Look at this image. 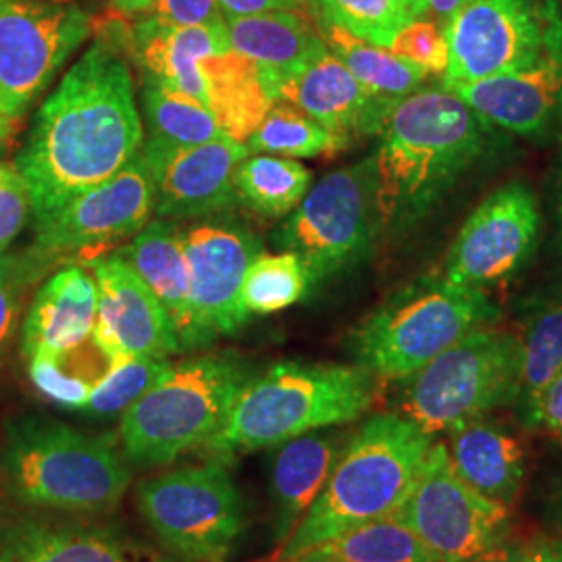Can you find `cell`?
Segmentation results:
<instances>
[{
  "label": "cell",
  "mask_w": 562,
  "mask_h": 562,
  "mask_svg": "<svg viewBox=\"0 0 562 562\" xmlns=\"http://www.w3.org/2000/svg\"><path fill=\"white\" fill-rule=\"evenodd\" d=\"M140 146L134 80L106 27L42 104L15 162L36 222L111 180Z\"/></svg>",
  "instance_id": "obj_1"
},
{
  "label": "cell",
  "mask_w": 562,
  "mask_h": 562,
  "mask_svg": "<svg viewBox=\"0 0 562 562\" xmlns=\"http://www.w3.org/2000/svg\"><path fill=\"white\" fill-rule=\"evenodd\" d=\"M492 142V125L442 83L408 94L385 121L373 155L382 227L402 232L422 222Z\"/></svg>",
  "instance_id": "obj_2"
},
{
  "label": "cell",
  "mask_w": 562,
  "mask_h": 562,
  "mask_svg": "<svg viewBox=\"0 0 562 562\" xmlns=\"http://www.w3.org/2000/svg\"><path fill=\"white\" fill-rule=\"evenodd\" d=\"M434 436L396 413L362 423L341 446L322 494L292 536L281 543L278 562L338 538L344 531L394 515L411 494Z\"/></svg>",
  "instance_id": "obj_3"
},
{
  "label": "cell",
  "mask_w": 562,
  "mask_h": 562,
  "mask_svg": "<svg viewBox=\"0 0 562 562\" xmlns=\"http://www.w3.org/2000/svg\"><path fill=\"white\" fill-rule=\"evenodd\" d=\"M375 396L378 378L359 364L278 362L241 387L227 419L201 450L215 461H232L315 429L357 422Z\"/></svg>",
  "instance_id": "obj_4"
},
{
  "label": "cell",
  "mask_w": 562,
  "mask_h": 562,
  "mask_svg": "<svg viewBox=\"0 0 562 562\" xmlns=\"http://www.w3.org/2000/svg\"><path fill=\"white\" fill-rule=\"evenodd\" d=\"M132 480L109 436L63 423L21 417L0 438V501L63 515L111 513Z\"/></svg>",
  "instance_id": "obj_5"
},
{
  "label": "cell",
  "mask_w": 562,
  "mask_h": 562,
  "mask_svg": "<svg viewBox=\"0 0 562 562\" xmlns=\"http://www.w3.org/2000/svg\"><path fill=\"white\" fill-rule=\"evenodd\" d=\"M250 380L248 364L232 352L171 364L161 380L123 413V457L142 469H155L201 448L217 434Z\"/></svg>",
  "instance_id": "obj_6"
},
{
  "label": "cell",
  "mask_w": 562,
  "mask_h": 562,
  "mask_svg": "<svg viewBox=\"0 0 562 562\" xmlns=\"http://www.w3.org/2000/svg\"><path fill=\"white\" fill-rule=\"evenodd\" d=\"M501 317L485 290L425 278L396 292L348 336V350L378 380H408L446 348Z\"/></svg>",
  "instance_id": "obj_7"
},
{
  "label": "cell",
  "mask_w": 562,
  "mask_h": 562,
  "mask_svg": "<svg viewBox=\"0 0 562 562\" xmlns=\"http://www.w3.org/2000/svg\"><path fill=\"white\" fill-rule=\"evenodd\" d=\"M521 341L504 329L480 327L408 378L402 415L425 434H450L490 411L517 404Z\"/></svg>",
  "instance_id": "obj_8"
},
{
  "label": "cell",
  "mask_w": 562,
  "mask_h": 562,
  "mask_svg": "<svg viewBox=\"0 0 562 562\" xmlns=\"http://www.w3.org/2000/svg\"><path fill=\"white\" fill-rule=\"evenodd\" d=\"M382 229L375 157L325 176L306 192L276 240L319 281L364 261Z\"/></svg>",
  "instance_id": "obj_9"
},
{
  "label": "cell",
  "mask_w": 562,
  "mask_h": 562,
  "mask_svg": "<svg viewBox=\"0 0 562 562\" xmlns=\"http://www.w3.org/2000/svg\"><path fill=\"white\" fill-rule=\"evenodd\" d=\"M138 513L186 562H225L244 529L236 483L223 461L180 467L140 483Z\"/></svg>",
  "instance_id": "obj_10"
},
{
  "label": "cell",
  "mask_w": 562,
  "mask_h": 562,
  "mask_svg": "<svg viewBox=\"0 0 562 562\" xmlns=\"http://www.w3.org/2000/svg\"><path fill=\"white\" fill-rule=\"evenodd\" d=\"M450 60L442 83L529 69L562 53V0H473L443 27Z\"/></svg>",
  "instance_id": "obj_11"
},
{
  "label": "cell",
  "mask_w": 562,
  "mask_h": 562,
  "mask_svg": "<svg viewBox=\"0 0 562 562\" xmlns=\"http://www.w3.org/2000/svg\"><path fill=\"white\" fill-rule=\"evenodd\" d=\"M94 18L69 0H0V111L20 120L92 32Z\"/></svg>",
  "instance_id": "obj_12"
},
{
  "label": "cell",
  "mask_w": 562,
  "mask_h": 562,
  "mask_svg": "<svg viewBox=\"0 0 562 562\" xmlns=\"http://www.w3.org/2000/svg\"><path fill=\"white\" fill-rule=\"evenodd\" d=\"M438 562H471L510 536L508 506L469 487L434 442L411 494L394 513Z\"/></svg>",
  "instance_id": "obj_13"
},
{
  "label": "cell",
  "mask_w": 562,
  "mask_h": 562,
  "mask_svg": "<svg viewBox=\"0 0 562 562\" xmlns=\"http://www.w3.org/2000/svg\"><path fill=\"white\" fill-rule=\"evenodd\" d=\"M540 227V204L531 188L506 183L462 225L446 257L443 280L475 290L510 280L531 259Z\"/></svg>",
  "instance_id": "obj_14"
},
{
  "label": "cell",
  "mask_w": 562,
  "mask_h": 562,
  "mask_svg": "<svg viewBox=\"0 0 562 562\" xmlns=\"http://www.w3.org/2000/svg\"><path fill=\"white\" fill-rule=\"evenodd\" d=\"M262 252L257 234L238 223H201L183 234L194 348L236 334L248 322L241 281Z\"/></svg>",
  "instance_id": "obj_15"
},
{
  "label": "cell",
  "mask_w": 562,
  "mask_h": 562,
  "mask_svg": "<svg viewBox=\"0 0 562 562\" xmlns=\"http://www.w3.org/2000/svg\"><path fill=\"white\" fill-rule=\"evenodd\" d=\"M155 211V181L140 153L111 180L81 192L36 222V252H78L140 232Z\"/></svg>",
  "instance_id": "obj_16"
},
{
  "label": "cell",
  "mask_w": 562,
  "mask_h": 562,
  "mask_svg": "<svg viewBox=\"0 0 562 562\" xmlns=\"http://www.w3.org/2000/svg\"><path fill=\"white\" fill-rule=\"evenodd\" d=\"M0 562H186L117 527L0 501Z\"/></svg>",
  "instance_id": "obj_17"
},
{
  "label": "cell",
  "mask_w": 562,
  "mask_h": 562,
  "mask_svg": "<svg viewBox=\"0 0 562 562\" xmlns=\"http://www.w3.org/2000/svg\"><path fill=\"white\" fill-rule=\"evenodd\" d=\"M90 265L99 283L92 340L111 362V369L138 357L167 359L181 352L167 311L127 262L111 255Z\"/></svg>",
  "instance_id": "obj_18"
},
{
  "label": "cell",
  "mask_w": 562,
  "mask_h": 562,
  "mask_svg": "<svg viewBox=\"0 0 562 562\" xmlns=\"http://www.w3.org/2000/svg\"><path fill=\"white\" fill-rule=\"evenodd\" d=\"M248 155L246 144L225 134L188 148L140 150L155 181V211L165 220H192L227 211L238 202L236 171Z\"/></svg>",
  "instance_id": "obj_19"
},
{
  "label": "cell",
  "mask_w": 562,
  "mask_h": 562,
  "mask_svg": "<svg viewBox=\"0 0 562 562\" xmlns=\"http://www.w3.org/2000/svg\"><path fill=\"white\" fill-rule=\"evenodd\" d=\"M442 86L492 127L517 136H543L562 121V53L515 74Z\"/></svg>",
  "instance_id": "obj_20"
},
{
  "label": "cell",
  "mask_w": 562,
  "mask_h": 562,
  "mask_svg": "<svg viewBox=\"0 0 562 562\" xmlns=\"http://www.w3.org/2000/svg\"><path fill=\"white\" fill-rule=\"evenodd\" d=\"M144 80L155 81L206 106L201 60L229 50L223 25H171L146 15L121 34ZM123 46V48H125Z\"/></svg>",
  "instance_id": "obj_21"
},
{
  "label": "cell",
  "mask_w": 562,
  "mask_h": 562,
  "mask_svg": "<svg viewBox=\"0 0 562 562\" xmlns=\"http://www.w3.org/2000/svg\"><path fill=\"white\" fill-rule=\"evenodd\" d=\"M99 283L81 267H65L38 290L23 323L25 361L59 359L92 338Z\"/></svg>",
  "instance_id": "obj_22"
},
{
  "label": "cell",
  "mask_w": 562,
  "mask_h": 562,
  "mask_svg": "<svg viewBox=\"0 0 562 562\" xmlns=\"http://www.w3.org/2000/svg\"><path fill=\"white\" fill-rule=\"evenodd\" d=\"M280 101L290 102L346 142L382 134L392 111L373 101L331 50L281 86Z\"/></svg>",
  "instance_id": "obj_23"
},
{
  "label": "cell",
  "mask_w": 562,
  "mask_h": 562,
  "mask_svg": "<svg viewBox=\"0 0 562 562\" xmlns=\"http://www.w3.org/2000/svg\"><path fill=\"white\" fill-rule=\"evenodd\" d=\"M229 46L261 69L269 92L280 101L281 86L296 78L329 48L301 11H267L225 18Z\"/></svg>",
  "instance_id": "obj_24"
},
{
  "label": "cell",
  "mask_w": 562,
  "mask_h": 562,
  "mask_svg": "<svg viewBox=\"0 0 562 562\" xmlns=\"http://www.w3.org/2000/svg\"><path fill=\"white\" fill-rule=\"evenodd\" d=\"M448 461L469 487L494 503L510 506L525 480V452L510 431L496 423H464L448 434Z\"/></svg>",
  "instance_id": "obj_25"
},
{
  "label": "cell",
  "mask_w": 562,
  "mask_h": 562,
  "mask_svg": "<svg viewBox=\"0 0 562 562\" xmlns=\"http://www.w3.org/2000/svg\"><path fill=\"white\" fill-rule=\"evenodd\" d=\"M341 446L329 434H302L283 442L271 464L273 536L283 543L322 494Z\"/></svg>",
  "instance_id": "obj_26"
},
{
  "label": "cell",
  "mask_w": 562,
  "mask_h": 562,
  "mask_svg": "<svg viewBox=\"0 0 562 562\" xmlns=\"http://www.w3.org/2000/svg\"><path fill=\"white\" fill-rule=\"evenodd\" d=\"M161 302L176 327L181 350H192V322L188 308V262L183 234L169 222L146 223L134 241L117 252Z\"/></svg>",
  "instance_id": "obj_27"
},
{
  "label": "cell",
  "mask_w": 562,
  "mask_h": 562,
  "mask_svg": "<svg viewBox=\"0 0 562 562\" xmlns=\"http://www.w3.org/2000/svg\"><path fill=\"white\" fill-rule=\"evenodd\" d=\"M206 109L220 130L232 140L241 142L261 125L276 97L262 80L261 69L234 48L201 60Z\"/></svg>",
  "instance_id": "obj_28"
},
{
  "label": "cell",
  "mask_w": 562,
  "mask_h": 562,
  "mask_svg": "<svg viewBox=\"0 0 562 562\" xmlns=\"http://www.w3.org/2000/svg\"><path fill=\"white\" fill-rule=\"evenodd\" d=\"M322 36L327 48L344 63L364 92L390 111H394L427 78V71L415 63L401 59L382 46L359 41L336 25L322 23Z\"/></svg>",
  "instance_id": "obj_29"
},
{
  "label": "cell",
  "mask_w": 562,
  "mask_h": 562,
  "mask_svg": "<svg viewBox=\"0 0 562 562\" xmlns=\"http://www.w3.org/2000/svg\"><path fill=\"white\" fill-rule=\"evenodd\" d=\"M517 338L522 355L517 404L525 422L540 392L562 371V285L527 306Z\"/></svg>",
  "instance_id": "obj_30"
},
{
  "label": "cell",
  "mask_w": 562,
  "mask_h": 562,
  "mask_svg": "<svg viewBox=\"0 0 562 562\" xmlns=\"http://www.w3.org/2000/svg\"><path fill=\"white\" fill-rule=\"evenodd\" d=\"M290 562H438L394 515L364 522Z\"/></svg>",
  "instance_id": "obj_31"
},
{
  "label": "cell",
  "mask_w": 562,
  "mask_h": 562,
  "mask_svg": "<svg viewBox=\"0 0 562 562\" xmlns=\"http://www.w3.org/2000/svg\"><path fill=\"white\" fill-rule=\"evenodd\" d=\"M142 102L148 138L142 140L140 150L159 153L188 148L215 140L223 134L204 104L167 90L155 81L144 80Z\"/></svg>",
  "instance_id": "obj_32"
},
{
  "label": "cell",
  "mask_w": 562,
  "mask_h": 562,
  "mask_svg": "<svg viewBox=\"0 0 562 562\" xmlns=\"http://www.w3.org/2000/svg\"><path fill=\"white\" fill-rule=\"evenodd\" d=\"M311 171L283 157H246L236 171L238 201L265 217L292 213L311 190Z\"/></svg>",
  "instance_id": "obj_33"
},
{
  "label": "cell",
  "mask_w": 562,
  "mask_h": 562,
  "mask_svg": "<svg viewBox=\"0 0 562 562\" xmlns=\"http://www.w3.org/2000/svg\"><path fill=\"white\" fill-rule=\"evenodd\" d=\"M348 142L325 130L290 102L278 101L246 140L248 153H267L283 159H308L344 150Z\"/></svg>",
  "instance_id": "obj_34"
},
{
  "label": "cell",
  "mask_w": 562,
  "mask_h": 562,
  "mask_svg": "<svg viewBox=\"0 0 562 562\" xmlns=\"http://www.w3.org/2000/svg\"><path fill=\"white\" fill-rule=\"evenodd\" d=\"M304 262L283 250L265 255L252 262L241 281V304L248 315H271L302 301L311 288Z\"/></svg>",
  "instance_id": "obj_35"
},
{
  "label": "cell",
  "mask_w": 562,
  "mask_h": 562,
  "mask_svg": "<svg viewBox=\"0 0 562 562\" xmlns=\"http://www.w3.org/2000/svg\"><path fill=\"white\" fill-rule=\"evenodd\" d=\"M322 23L336 25L359 41L390 48L411 15L401 0H317Z\"/></svg>",
  "instance_id": "obj_36"
},
{
  "label": "cell",
  "mask_w": 562,
  "mask_h": 562,
  "mask_svg": "<svg viewBox=\"0 0 562 562\" xmlns=\"http://www.w3.org/2000/svg\"><path fill=\"white\" fill-rule=\"evenodd\" d=\"M171 369L167 359L138 357L109 369V373L94 385L81 413L90 417H113L127 411Z\"/></svg>",
  "instance_id": "obj_37"
},
{
  "label": "cell",
  "mask_w": 562,
  "mask_h": 562,
  "mask_svg": "<svg viewBox=\"0 0 562 562\" xmlns=\"http://www.w3.org/2000/svg\"><path fill=\"white\" fill-rule=\"evenodd\" d=\"M30 380L38 387L44 398L59 404L69 411H81L90 392L99 383L90 373L76 369L65 359H38L27 362Z\"/></svg>",
  "instance_id": "obj_38"
},
{
  "label": "cell",
  "mask_w": 562,
  "mask_h": 562,
  "mask_svg": "<svg viewBox=\"0 0 562 562\" xmlns=\"http://www.w3.org/2000/svg\"><path fill=\"white\" fill-rule=\"evenodd\" d=\"M387 50H392L401 59L415 63L423 71H427V76L434 74L443 78L448 71L450 50L446 32L438 21L423 18L408 21Z\"/></svg>",
  "instance_id": "obj_39"
},
{
  "label": "cell",
  "mask_w": 562,
  "mask_h": 562,
  "mask_svg": "<svg viewBox=\"0 0 562 562\" xmlns=\"http://www.w3.org/2000/svg\"><path fill=\"white\" fill-rule=\"evenodd\" d=\"M38 252L30 257H0V364L15 334L23 290L41 276Z\"/></svg>",
  "instance_id": "obj_40"
},
{
  "label": "cell",
  "mask_w": 562,
  "mask_h": 562,
  "mask_svg": "<svg viewBox=\"0 0 562 562\" xmlns=\"http://www.w3.org/2000/svg\"><path fill=\"white\" fill-rule=\"evenodd\" d=\"M32 211L25 180L13 165L0 162V252L18 238Z\"/></svg>",
  "instance_id": "obj_41"
},
{
  "label": "cell",
  "mask_w": 562,
  "mask_h": 562,
  "mask_svg": "<svg viewBox=\"0 0 562 562\" xmlns=\"http://www.w3.org/2000/svg\"><path fill=\"white\" fill-rule=\"evenodd\" d=\"M150 18L171 25H223L217 0H150Z\"/></svg>",
  "instance_id": "obj_42"
},
{
  "label": "cell",
  "mask_w": 562,
  "mask_h": 562,
  "mask_svg": "<svg viewBox=\"0 0 562 562\" xmlns=\"http://www.w3.org/2000/svg\"><path fill=\"white\" fill-rule=\"evenodd\" d=\"M527 427H543L548 434L562 440V371L543 387L525 417Z\"/></svg>",
  "instance_id": "obj_43"
},
{
  "label": "cell",
  "mask_w": 562,
  "mask_h": 562,
  "mask_svg": "<svg viewBox=\"0 0 562 562\" xmlns=\"http://www.w3.org/2000/svg\"><path fill=\"white\" fill-rule=\"evenodd\" d=\"M223 18H244L267 11H302L306 0H217Z\"/></svg>",
  "instance_id": "obj_44"
},
{
  "label": "cell",
  "mask_w": 562,
  "mask_h": 562,
  "mask_svg": "<svg viewBox=\"0 0 562 562\" xmlns=\"http://www.w3.org/2000/svg\"><path fill=\"white\" fill-rule=\"evenodd\" d=\"M471 562H527V543L508 536L506 540L492 546Z\"/></svg>",
  "instance_id": "obj_45"
},
{
  "label": "cell",
  "mask_w": 562,
  "mask_h": 562,
  "mask_svg": "<svg viewBox=\"0 0 562 562\" xmlns=\"http://www.w3.org/2000/svg\"><path fill=\"white\" fill-rule=\"evenodd\" d=\"M527 562H562V538H538L527 543Z\"/></svg>",
  "instance_id": "obj_46"
},
{
  "label": "cell",
  "mask_w": 562,
  "mask_h": 562,
  "mask_svg": "<svg viewBox=\"0 0 562 562\" xmlns=\"http://www.w3.org/2000/svg\"><path fill=\"white\" fill-rule=\"evenodd\" d=\"M473 0H425V15H431L442 27L450 21V18Z\"/></svg>",
  "instance_id": "obj_47"
},
{
  "label": "cell",
  "mask_w": 562,
  "mask_h": 562,
  "mask_svg": "<svg viewBox=\"0 0 562 562\" xmlns=\"http://www.w3.org/2000/svg\"><path fill=\"white\" fill-rule=\"evenodd\" d=\"M113 2L123 13H146L150 7V0H113Z\"/></svg>",
  "instance_id": "obj_48"
},
{
  "label": "cell",
  "mask_w": 562,
  "mask_h": 562,
  "mask_svg": "<svg viewBox=\"0 0 562 562\" xmlns=\"http://www.w3.org/2000/svg\"><path fill=\"white\" fill-rule=\"evenodd\" d=\"M404 11L411 15V20H417L425 15V0H401Z\"/></svg>",
  "instance_id": "obj_49"
},
{
  "label": "cell",
  "mask_w": 562,
  "mask_h": 562,
  "mask_svg": "<svg viewBox=\"0 0 562 562\" xmlns=\"http://www.w3.org/2000/svg\"><path fill=\"white\" fill-rule=\"evenodd\" d=\"M11 127H13V121L7 120V117H4V113L0 111V148H2V144L7 142V138H9Z\"/></svg>",
  "instance_id": "obj_50"
},
{
  "label": "cell",
  "mask_w": 562,
  "mask_h": 562,
  "mask_svg": "<svg viewBox=\"0 0 562 562\" xmlns=\"http://www.w3.org/2000/svg\"><path fill=\"white\" fill-rule=\"evenodd\" d=\"M554 519L559 522V527H561L562 531V487L561 492L557 494V506H554Z\"/></svg>",
  "instance_id": "obj_51"
},
{
  "label": "cell",
  "mask_w": 562,
  "mask_h": 562,
  "mask_svg": "<svg viewBox=\"0 0 562 562\" xmlns=\"http://www.w3.org/2000/svg\"><path fill=\"white\" fill-rule=\"evenodd\" d=\"M306 4H308V9L317 11V0H306Z\"/></svg>",
  "instance_id": "obj_52"
},
{
  "label": "cell",
  "mask_w": 562,
  "mask_h": 562,
  "mask_svg": "<svg viewBox=\"0 0 562 562\" xmlns=\"http://www.w3.org/2000/svg\"><path fill=\"white\" fill-rule=\"evenodd\" d=\"M559 215H561V229H562V180H561V201H559Z\"/></svg>",
  "instance_id": "obj_53"
},
{
  "label": "cell",
  "mask_w": 562,
  "mask_h": 562,
  "mask_svg": "<svg viewBox=\"0 0 562 562\" xmlns=\"http://www.w3.org/2000/svg\"><path fill=\"white\" fill-rule=\"evenodd\" d=\"M69 2H76V0H69Z\"/></svg>",
  "instance_id": "obj_54"
},
{
  "label": "cell",
  "mask_w": 562,
  "mask_h": 562,
  "mask_svg": "<svg viewBox=\"0 0 562 562\" xmlns=\"http://www.w3.org/2000/svg\"><path fill=\"white\" fill-rule=\"evenodd\" d=\"M276 562H278V561H276Z\"/></svg>",
  "instance_id": "obj_55"
}]
</instances>
